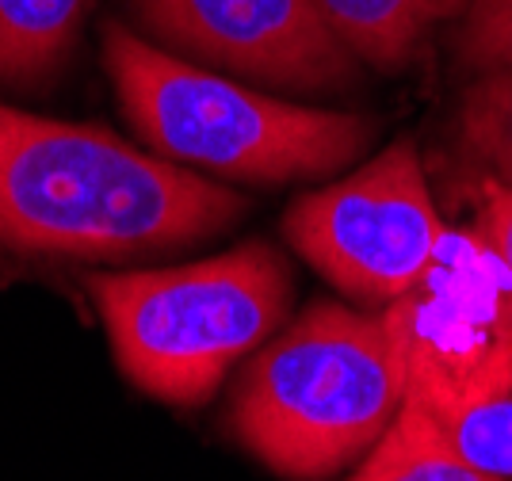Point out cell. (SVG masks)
Here are the masks:
<instances>
[{
  "label": "cell",
  "instance_id": "cell-1",
  "mask_svg": "<svg viewBox=\"0 0 512 481\" xmlns=\"http://www.w3.org/2000/svg\"><path fill=\"white\" fill-rule=\"evenodd\" d=\"M245 195L88 123L0 104V245L134 260L230 230Z\"/></svg>",
  "mask_w": 512,
  "mask_h": 481
},
{
  "label": "cell",
  "instance_id": "cell-2",
  "mask_svg": "<svg viewBox=\"0 0 512 481\" xmlns=\"http://www.w3.org/2000/svg\"><path fill=\"white\" fill-rule=\"evenodd\" d=\"M390 310L318 302L268 340L234 394V436L283 478L318 481L367 455L406 401Z\"/></svg>",
  "mask_w": 512,
  "mask_h": 481
},
{
  "label": "cell",
  "instance_id": "cell-3",
  "mask_svg": "<svg viewBox=\"0 0 512 481\" xmlns=\"http://www.w3.org/2000/svg\"><path fill=\"white\" fill-rule=\"evenodd\" d=\"M104 65L134 130L172 165L283 184L352 165L375 134L363 115L264 96L119 23L104 35Z\"/></svg>",
  "mask_w": 512,
  "mask_h": 481
},
{
  "label": "cell",
  "instance_id": "cell-4",
  "mask_svg": "<svg viewBox=\"0 0 512 481\" xmlns=\"http://www.w3.org/2000/svg\"><path fill=\"white\" fill-rule=\"evenodd\" d=\"M123 375L150 398L199 405L264 348L291 306V272L260 241L211 260L88 279Z\"/></svg>",
  "mask_w": 512,
  "mask_h": 481
},
{
  "label": "cell",
  "instance_id": "cell-5",
  "mask_svg": "<svg viewBox=\"0 0 512 481\" xmlns=\"http://www.w3.org/2000/svg\"><path fill=\"white\" fill-rule=\"evenodd\" d=\"M291 249L360 302H394L421 279L444 237L409 138L348 180L302 195L283 218Z\"/></svg>",
  "mask_w": 512,
  "mask_h": 481
},
{
  "label": "cell",
  "instance_id": "cell-6",
  "mask_svg": "<svg viewBox=\"0 0 512 481\" xmlns=\"http://www.w3.org/2000/svg\"><path fill=\"white\" fill-rule=\"evenodd\" d=\"M386 310L409 398L478 401L512 390V272L474 230H444L421 279Z\"/></svg>",
  "mask_w": 512,
  "mask_h": 481
},
{
  "label": "cell",
  "instance_id": "cell-7",
  "mask_svg": "<svg viewBox=\"0 0 512 481\" xmlns=\"http://www.w3.org/2000/svg\"><path fill=\"white\" fill-rule=\"evenodd\" d=\"M157 39L195 62L276 88H337L356 77L318 0H138Z\"/></svg>",
  "mask_w": 512,
  "mask_h": 481
},
{
  "label": "cell",
  "instance_id": "cell-8",
  "mask_svg": "<svg viewBox=\"0 0 512 481\" xmlns=\"http://www.w3.org/2000/svg\"><path fill=\"white\" fill-rule=\"evenodd\" d=\"M318 8L356 62L402 69L428 31L459 16L467 0H318Z\"/></svg>",
  "mask_w": 512,
  "mask_h": 481
},
{
  "label": "cell",
  "instance_id": "cell-9",
  "mask_svg": "<svg viewBox=\"0 0 512 481\" xmlns=\"http://www.w3.org/2000/svg\"><path fill=\"white\" fill-rule=\"evenodd\" d=\"M348 481H509L470 466L413 398L402 401L379 443Z\"/></svg>",
  "mask_w": 512,
  "mask_h": 481
},
{
  "label": "cell",
  "instance_id": "cell-10",
  "mask_svg": "<svg viewBox=\"0 0 512 481\" xmlns=\"http://www.w3.org/2000/svg\"><path fill=\"white\" fill-rule=\"evenodd\" d=\"M96 0H0V81H39L62 62Z\"/></svg>",
  "mask_w": 512,
  "mask_h": 481
},
{
  "label": "cell",
  "instance_id": "cell-11",
  "mask_svg": "<svg viewBox=\"0 0 512 481\" xmlns=\"http://www.w3.org/2000/svg\"><path fill=\"white\" fill-rule=\"evenodd\" d=\"M413 401L470 466L512 481V390L478 401Z\"/></svg>",
  "mask_w": 512,
  "mask_h": 481
},
{
  "label": "cell",
  "instance_id": "cell-12",
  "mask_svg": "<svg viewBox=\"0 0 512 481\" xmlns=\"http://www.w3.org/2000/svg\"><path fill=\"white\" fill-rule=\"evenodd\" d=\"M459 134L470 157L512 188V65L486 69L470 84L459 107Z\"/></svg>",
  "mask_w": 512,
  "mask_h": 481
},
{
  "label": "cell",
  "instance_id": "cell-13",
  "mask_svg": "<svg viewBox=\"0 0 512 481\" xmlns=\"http://www.w3.org/2000/svg\"><path fill=\"white\" fill-rule=\"evenodd\" d=\"M459 58L478 73L512 65V0H467Z\"/></svg>",
  "mask_w": 512,
  "mask_h": 481
},
{
  "label": "cell",
  "instance_id": "cell-14",
  "mask_svg": "<svg viewBox=\"0 0 512 481\" xmlns=\"http://www.w3.org/2000/svg\"><path fill=\"white\" fill-rule=\"evenodd\" d=\"M474 199H478V226H474V233L512 272V188L486 176V180H478Z\"/></svg>",
  "mask_w": 512,
  "mask_h": 481
}]
</instances>
